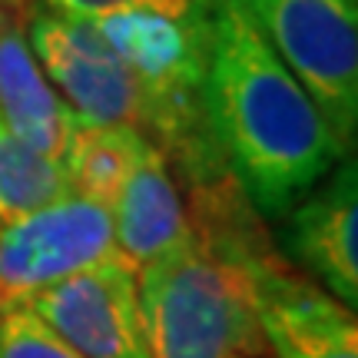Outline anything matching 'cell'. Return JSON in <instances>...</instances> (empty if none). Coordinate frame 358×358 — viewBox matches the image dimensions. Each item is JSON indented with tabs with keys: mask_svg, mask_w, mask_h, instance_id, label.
I'll return each mask as SVG.
<instances>
[{
	"mask_svg": "<svg viewBox=\"0 0 358 358\" xmlns=\"http://www.w3.org/2000/svg\"><path fill=\"white\" fill-rule=\"evenodd\" d=\"M30 3L0 10V120L17 140L64 163L77 113L53 90L27 40Z\"/></svg>",
	"mask_w": 358,
	"mask_h": 358,
	"instance_id": "obj_10",
	"label": "cell"
},
{
	"mask_svg": "<svg viewBox=\"0 0 358 358\" xmlns=\"http://www.w3.org/2000/svg\"><path fill=\"white\" fill-rule=\"evenodd\" d=\"M146 140L150 136L129 123H80L77 120L64 153L70 192L110 209Z\"/></svg>",
	"mask_w": 358,
	"mask_h": 358,
	"instance_id": "obj_12",
	"label": "cell"
},
{
	"mask_svg": "<svg viewBox=\"0 0 358 358\" xmlns=\"http://www.w3.org/2000/svg\"><path fill=\"white\" fill-rule=\"evenodd\" d=\"M348 153L358 133V0H239Z\"/></svg>",
	"mask_w": 358,
	"mask_h": 358,
	"instance_id": "obj_5",
	"label": "cell"
},
{
	"mask_svg": "<svg viewBox=\"0 0 358 358\" xmlns=\"http://www.w3.org/2000/svg\"><path fill=\"white\" fill-rule=\"evenodd\" d=\"M110 216L116 252L133 268L146 266L189 232V213L179 192V179L153 140H146L143 153L127 173L110 206Z\"/></svg>",
	"mask_w": 358,
	"mask_h": 358,
	"instance_id": "obj_11",
	"label": "cell"
},
{
	"mask_svg": "<svg viewBox=\"0 0 358 358\" xmlns=\"http://www.w3.org/2000/svg\"><path fill=\"white\" fill-rule=\"evenodd\" d=\"M90 24L129 70L140 93V129L163 150L176 179L196 189L229 176L206 113L209 0H196L179 17L129 10Z\"/></svg>",
	"mask_w": 358,
	"mask_h": 358,
	"instance_id": "obj_3",
	"label": "cell"
},
{
	"mask_svg": "<svg viewBox=\"0 0 358 358\" xmlns=\"http://www.w3.org/2000/svg\"><path fill=\"white\" fill-rule=\"evenodd\" d=\"M27 40L53 90L80 123H129L140 127V93L113 47L83 17L30 0Z\"/></svg>",
	"mask_w": 358,
	"mask_h": 358,
	"instance_id": "obj_7",
	"label": "cell"
},
{
	"mask_svg": "<svg viewBox=\"0 0 358 358\" xmlns=\"http://www.w3.org/2000/svg\"><path fill=\"white\" fill-rule=\"evenodd\" d=\"M249 306L272 358H358L355 308L342 306L319 282L292 268L268 243L262 219L245 206L232 222Z\"/></svg>",
	"mask_w": 358,
	"mask_h": 358,
	"instance_id": "obj_4",
	"label": "cell"
},
{
	"mask_svg": "<svg viewBox=\"0 0 358 358\" xmlns=\"http://www.w3.org/2000/svg\"><path fill=\"white\" fill-rule=\"evenodd\" d=\"M27 308L80 358H153L136 268L120 252L43 289Z\"/></svg>",
	"mask_w": 358,
	"mask_h": 358,
	"instance_id": "obj_8",
	"label": "cell"
},
{
	"mask_svg": "<svg viewBox=\"0 0 358 358\" xmlns=\"http://www.w3.org/2000/svg\"><path fill=\"white\" fill-rule=\"evenodd\" d=\"M236 358H272L268 352H262V355H236Z\"/></svg>",
	"mask_w": 358,
	"mask_h": 358,
	"instance_id": "obj_17",
	"label": "cell"
},
{
	"mask_svg": "<svg viewBox=\"0 0 358 358\" xmlns=\"http://www.w3.org/2000/svg\"><path fill=\"white\" fill-rule=\"evenodd\" d=\"M282 229V256L295 262L312 282H319L342 306H358V169L355 156L338 166L295 203Z\"/></svg>",
	"mask_w": 358,
	"mask_h": 358,
	"instance_id": "obj_9",
	"label": "cell"
},
{
	"mask_svg": "<svg viewBox=\"0 0 358 358\" xmlns=\"http://www.w3.org/2000/svg\"><path fill=\"white\" fill-rule=\"evenodd\" d=\"M236 179L189 189V232L136 268V295L153 358L262 355L232 222L245 209Z\"/></svg>",
	"mask_w": 358,
	"mask_h": 358,
	"instance_id": "obj_2",
	"label": "cell"
},
{
	"mask_svg": "<svg viewBox=\"0 0 358 358\" xmlns=\"http://www.w3.org/2000/svg\"><path fill=\"white\" fill-rule=\"evenodd\" d=\"M53 10H64L70 17H83V20H100L110 13H129V10H146V13H163V17H179L196 3V0H43Z\"/></svg>",
	"mask_w": 358,
	"mask_h": 358,
	"instance_id": "obj_15",
	"label": "cell"
},
{
	"mask_svg": "<svg viewBox=\"0 0 358 358\" xmlns=\"http://www.w3.org/2000/svg\"><path fill=\"white\" fill-rule=\"evenodd\" d=\"M110 256H116L110 209L73 192L0 222V315L27 308L43 289Z\"/></svg>",
	"mask_w": 358,
	"mask_h": 358,
	"instance_id": "obj_6",
	"label": "cell"
},
{
	"mask_svg": "<svg viewBox=\"0 0 358 358\" xmlns=\"http://www.w3.org/2000/svg\"><path fill=\"white\" fill-rule=\"evenodd\" d=\"M64 196H70L64 163L17 140L0 120V222L37 213Z\"/></svg>",
	"mask_w": 358,
	"mask_h": 358,
	"instance_id": "obj_13",
	"label": "cell"
},
{
	"mask_svg": "<svg viewBox=\"0 0 358 358\" xmlns=\"http://www.w3.org/2000/svg\"><path fill=\"white\" fill-rule=\"evenodd\" d=\"M0 358H80L64 345L30 308H10L0 315Z\"/></svg>",
	"mask_w": 358,
	"mask_h": 358,
	"instance_id": "obj_14",
	"label": "cell"
},
{
	"mask_svg": "<svg viewBox=\"0 0 358 358\" xmlns=\"http://www.w3.org/2000/svg\"><path fill=\"white\" fill-rule=\"evenodd\" d=\"M209 17L206 113L219 156L252 213L282 219L352 153L239 0H209Z\"/></svg>",
	"mask_w": 358,
	"mask_h": 358,
	"instance_id": "obj_1",
	"label": "cell"
},
{
	"mask_svg": "<svg viewBox=\"0 0 358 358\" xmlns=\"http://www.w3.org/2000/svg\"><path fill=\"white\" fill-rule=\"evenodd\" d=\"M20 3H30V0H0V10H7V7H20Z\"/></svg>",
	"mask_w": 358,
	"mask_h": 358,
	"instance_id": "obj_16",
	"label": "cell"
}]
</instances>
